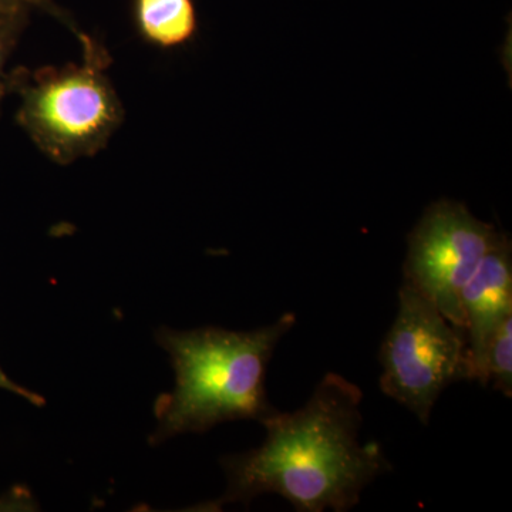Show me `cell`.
Instances as JSON below:
<instances>
[{"label":"cell","instance_id":"obj_1","mask_svg":"<svg viewBox=\"0 0 512 512\" xmlns=\"http://www.w3.org/2000/svg\"><path fill=\"white\" fill-rule=\"evenodd\" d=\"M362 400L355 383L328 373L301 409L262 421V446L222 460L227 491L195 510L249 505L262 494L281 495L299 512L352 510L367 485L392 470L379 444L359 441Z\"/></svg>","mask_w":512,"mask_h":512},{"label":"cell","instance_id":"obj_2","mask_svg":"<svg viewBox=\"0 0 512 512\" xmlns=\"http://www.w3.org/2000/svg\"><path fill=\"white\" fill-rule=\"evenodd\" d=\"M295 323V313L288 312L251 332L158 329V345L173 363L175 387L157 399V430L150 443L204 433L225 421L262 423L274 414L266 396V370L279 340Z\"/></svg>","mask_w":512,"mask_h":512},{"label":"cell","instance_id":"obj_3","mask_svg":"<svg viewBox=\"0 0 512 512\" xmlns=\"http://www.w3.org/2000/svg\"><path fill=\"white\" fill-rule=\"evenodd\" d=\"M77 40L79 62L19 67L8 77V92L19 97V126L60 165L99 154L124 121L123 103L109 77V52L87 33Z\"/></svg>","mask_w":512,"mask_h":512},{"label":"cell","instance_id":"obj_4","mask_svg":"<svg viewBox=\"0 0 512 512\" xmlns=\"http://www.w3.org/2000/svg\"><path fill=\"white\" fill-rule=\"evenodd\" d=\"M380 389L427 426L450 384L473 380L466 330L457 328L413 286L399 291V312L380 346Z\"/></svg>","mask_w":512,"mask_h":512},{"label":"cell","instance_id":"obj_5","mask_svg":"<svg viewBox=\"0 0 512 512\" xmlns=\"http://www.w3.org/2000/svg\"><path fill=\"white\" fill-rule=\"evenodd\" d=\"M503 235L494 225L477 220L461 202H434L409 235L403 282L433 302L448 322L464 329L461 289Z\"/></svg>","mask_w":512,"mask_h":512},{"label":"cell","instance_id":"obj_6","mask_svg":"<svg viewBox=\"0 0 512 512\" xmlns=\"http://www.w3.org/2000/svg\"><path fill=\"white\" fill-rule=\"evenodd\" d=\"M473 380L487 386L485 357L494 333L512 316V251L507 235L488 251L460 293Z\"/></svg>","mask_w":512,"mask_h":512},{"label":"cell","instance_id":"obj_7","mask_svg":"<svg viewBox=\"0 0 512 512\" xmlns=\"http://www.w3.org/2000/svg\"><path fill=\"white\" fill-rule=\"evenodd\" d=\"M138 36L158 49L188 45L198 32L194 0H133Z\"/></svg>","mask_w":512,"mask_h":512},{"label":"cell","instance_id":"obj_8","mask_svg":"<svg viewBox=\"0 0 512 512\" xmlns=\"http://www.w3.org/2000/svg\"><path fill=\"white\" fill-rule=\"evenodd\" d=\"M485 372L488 383L504 396L512 394V316L501 323L494 333L485 357Z\"/></svg>","mask_w":512,"mask_h":512},{"label":"cell","instance_id":"obj_9","mask_svg":"<svg viewBox=\"0 0 512 512\" xmlns=\"http://www.w3.org/2000/svg\"><path fill=\"white\" fill-rule=\"evenodd\" d=\"M29 10H13V12L0 13V101L8 93V77L6 64L20 33L26 25Z\"/></svg>","mask_w":512,"mask_h":512},{"label":"cell","instance_id":"obj_10","mask_svg":"<svg viewBox=\"0 0 512 512\" xmlns=\"http://www.w3.org/2000/svg\"><path fill=\"white\" fill-rule=\"evenodd\" d=\"M30 8L45 10L47 15L60 20L64 26L72 30L77 39L84 33L77 28L72 16L66 10L60 8L55 0H0V13L13 12V10H29Z\"/></svg>","mask_w":512,"mask_h":512},{"label":"cell","instance_id":"obj_11","mask_svg":"<svg viewBox=\"0 0 512 512\" xmlns=\"http://www.w3.org/2000/svg\"><path fill=\"white\" fill-rule=\"evenodd\" d=\"M0 389L8 390V392L16 394V396L23 397V399L35 404V406H45L46 402L42 396H39V394L35 392H30V390L25 389V387L19 386V384L13 382L12 379H9V377L5 375L2 367H0Z\"/></svg>","mask_w":512,"mask_h":512}]
</instances>
